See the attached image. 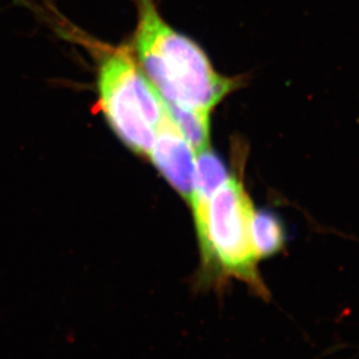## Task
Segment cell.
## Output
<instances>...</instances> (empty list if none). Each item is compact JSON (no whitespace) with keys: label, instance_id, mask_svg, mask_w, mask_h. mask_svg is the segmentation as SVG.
<instances>
[{"label":"cell","instance_id":"5","mask_svg":"<svg viewBox=\"0 0 359 359\" xmlns=\"http://www.w3.org/2000/svg\"><path fill=\"white\" fill-rule=\"evenodd\" d=\"M229 179L224 165L211 151L210 146L196 152L195 179L190 207L193 210L196 232L203 229L211 197L218 187Z\"/></svg>","mask_w":359,"mask_h":359},{"label":"cell","instance_id":"6","mask_svg":"<svg viewBox=\"0 0 359 359\" xmlns=\"http://www.w3.org/2000/svg\"><path fill=\"white\" fill-rule=\"evenodd\" d=\"M251 238L258 260L279 255L286 245V233L279 218L269 211H253Z\"/></svg>","mask_w":359,"mask_h":359},{"label":"cell","instance_id":"7","mask_svg":"<svg viewBox=\"0 0 359 359\" xmlns=\"http://www.w3.org/2000/svg\"><path fill=\"white\" fill-rule=\"evenodd\" d=\"M166 104L167 110L177 123L195 153L209 146L210 139V114L186 110L182 107Z\"/></svg>","mask_w":359,"mask_h":359},{"label":"cell","instance_id":"3","mask_svg":"<svg viewBox=\"0 0 359 359\" xmlns=\"http://www.w3.org/2000/svg\"><path fill=\"white\" fill-rule=\"evenodd\" d=\"M97 89L104 116L116 135L133 152L149 156L166 111L159 91L125 50L104 54Z\"/></svg>","mask_w":359,"mask_h":359},{"label":"cell","instance_id":"1","mask_svg":"<svg viewBox=\"0 0 359 359\" xmlns=\"http://www.w3.org/2000/svg\"><path fill=\"white\" fill-rule=\"evenodd\" d=\"M138 24L133 46L142 70L165 102L210 114L236 88L214 69L198 46L163 20L156 0H133Z\"/></svg>","mask_w":359,"mask_h":359},{"label":"cell","instance_id":"2","mask_svg":"<svg viewBox=\"0 0 359 359\" xmlns=\"http://www.w3.org/2000/svg\"><path fill=\"white\" fill-rule=\"evenodd\" d=\"M252 202L242 181L229 177L211 197L205 223L196 232L200 265L193 285L196 292L223 293L230 280L245 283L263 300L269 290L258 269L251 238Z\"/></svg>","mask_w":359,"mask_h":359},{"label":"cell","instance_id":"4","mask_svg":"<svg viewBox=\"0 0 359 359\" xmlns=\"http://www.w3.org/2000/svg\"><path fill=\"white\" fill-rule=\"evenodd\" d=\"M149 156L170 186L187 201V203H190L193 196L196 153L167 107L156 128V140Z\"/></svg>","mask_w":359,"mask_h":359}]
</instances>
